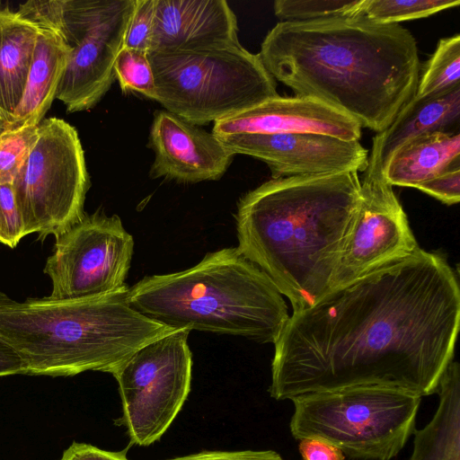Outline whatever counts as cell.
<instances>
[{
    "mask_svg": "<svg viewBox=\"0 0 460 460\" xmlns=\"http://www.w3.org/2000/svg\"><path fill=\"white\" fill-rule=\"evenodd\" d=\"M133 252V236L117 215L84 214L56 236L44 268L52 283L49 297L81 299L128 287L125 280Z\"/></svg>",
    "mask_w": 460,
    "mask_h": 460,
    "instance_id": "obj_10",
    "label": "cell"
},
{
    "mask_svg": "<svg viewBox=\"0 0 460 460\" xmlns=\"http://www.w3.org/2000/svg\"><path fill=\"white\" fill-rule=\"evenodd\" d=\"M360 181L358 207L343 243L333 288L420 248L393 186L384 178L363 176Z\"/></svg>",
    "mask_w": 460,
    "mask_h": 460,
    "instance_id": "obj_11",
    "label": "cell"
},
{
    "mask_svg": "<svg viewBox=\"0 0 460 460\" xmlns=\"http://www.w3.org/2000/svg\"><path fill=\"white\" fill-rule=\"evenodd\" d=\"M459 0H365L362 15L383 24L428 17L445 9L456 7Z\"/></svg>",
    "mask_w": 460,
    "mask_h": 460,
    "instance_id": "obj_24",
    "label": "cell"
},
{
    "mask_svg": "<svg viewBox=\"0 0 460 460\" xmlns=\"http://www.w3.org/2000/svg\"><path fill=\"white\" fill-rule=\"evenodd\" d=\"M217 138L234 155H251L266 163L272 179L364 172L368 163V150L358 140L322 134H246Z\"/></svg>",
    "mask_w": 460,
    "mask_h": 460,
    "instance_id": "obj_12",
    "label": "cell"
},
{
    "mask_svg": "<svg viewBox=\"0 0 460 460\" xmlns=\"http://www.w3.org/2000/svg\"><path fill=\"white\" fill-rule=\"evenodd\" d=\"M420 398L383 386H356L293 398L289 429L296 439L324 440L345 456L390 460L413 433Z\"/></svg>",
    "mask_w": 460,
    "mask_h": 460,
    "instance_id": "obj_7",
    "label": "cell"
},
{
    "mask_svg": "<svg viewBox=\"0 0 460 460\" xmlns=\"http://www.w3.org/2000/svg\"><path fill=\"white\" fill-rule=\"evenodd\" d=\"M416 189L447 205L457 204L460 200V166L451 168L419 184Z\"/></svg>",
    "mask_w": 460,
    "mask_h": 460,
    "instance_id": "obj_30",
    "label": "cell"
},
{
    "mask_svg": "<svg viewBox=\"0 0 460 460\" xmlns=\"http://www.w3.org/2000/svg\"><path fill=\"white\" fill-rule=\"evenodd\" d=\"M460 86L429 98L413 97L373 138L364 177L384 178L391 155L405 142L433 132L459 133Z\"/></svg>",
    "mask_w": 460,
    "mask_h": 460,
    "instance_id": "obj_17",
    "label": "cell"
},
{
    "mask_svg": "<svg viewBox=\"0 0 460 460\" xmlns=\"http://www.w3.org/2000/svg\"><path fill=\"white\" fill-rule=\"evenodd\" d=\"M237 20L225 0H155L148 52L195 50L238 41Z\"/></svg>",
    "mask_w": 460,
    "mask_h": 460,
    "instance_id": "obj_16",
    "label": "cell"
},
{
    "mask_svg": "<svg viewBox=\"0 0 460 460\" xmlns=\"http://www.w3.org/2000/svg\"><path fill=\"white\" fill-rule=\"evenodd\" d=\"M360 187L358 172L292 176L239 199L236 248L288 298L292 314L333 288Z\"/></svg>",
    "mask_w": 460,
    "mask_h": 460,
    "instance_id": "obj_3",
    "label": "cell"
},
{
    "mask_svg": "<svg viewBox=\"0 0 460 460\" xmlns=\"http://www.w3.org/2000/svg\"><path fill=\"white\" fill-rule=\"evenodd\" d=\"M37 137L38 125L8 128L0 135V183H13Z\"/></svg>",
    "mask_w": 460,
    "mask_h": 460,
    "instance_id": "obj_27",
    "label": "cell"
},
{
    "mask_svg": "<svg viewBox=\"0 0 460 460\" xmlns=\"http://www.w3.org/2000/svg\"><path fill=\"white\" fill-rule=\"evenodd\" d=\"M189 330H174L138 349L113 373L130 444L159 440L181 411L191 384Z\"/></svg>",
    "mask_w": 460,
    "mask_h": 460,
    "instance_id": "obj_9",
    "label": "cell"
},
{
    "mask_svg": "<svg viewBox=\"0 0 460 460\" xmlns=\"http://www.w3.org/2000/svg\"><path fill=\"white\" fill-rule=\"evenodd\" d=\"M155 99L193 125L217 121L279 96L259 54L238 41L179 52H148Z\"/></svg>",
    "mask_w": 460,
    "mask_h": 460,
    "instance_id": "obj_6",
    "label": "cell"
},
{
    "mask_svg": "<svg viewBox=\"0 0 460 460\" xmlns=\"http://www.w3.org/2000/svg\"><path fill=\"white\" fill-rule=\"evenodd\" d=\"M58 460H129L127 449L107 451L86 443L73 442Z\"/></svg>",
    "mask_w": 460,
    "mask_h": 460,
    "instance_id": "obj_32",
    "label": "cell"
},
{
    "mask_svg": "<svg viewBox=\"0 0 460 460\" xmlns=\"http://www.w3.org/2000/svg\"><path fill=\"white\" fill-rule=\"evenodd\" d=\"M70 51L61 34L39 29L25 89L9 128L40 123L56 99Z\"/></svg>",
    "mask_w": 460,
    "mask_h": 460,
    "instance_id": "obj_18",
    "label": "cell"
},
{
    "mask_svg": "<svg viewBox=\"0 0 460 460\" xmlns=\"http://www.w3.org/2000/svg\"><path fill=\"white\" fill-rule=\"evenodd\" d=\"M460 166V133L433 132L399 146L383 169L392 186L416 188L419 184Z\"/></svg>",
    "mask_w": 460,
    "mask_h": 460,
    "instance_id": "obj_19",
    "label": "cell"
},
{
    "mask_svg": "<svg viewBox=\"0 0 460 460\" xmlns=\"http://www.w3.org/2000/svg\"><path fill=\"white\" fill-rule=\"evenodd\" d=\"M362 127L348 115L311 98L269 99L215 121L217 137L246 134L314 133L359 140Z\"/></svg>",
    "mask_w": 460,
    "mask_h": 460,
    "instance_id": "obj_14",
    "label": "cell"
},
{
    "mask_svg": "<svg viewBox=\"0 0 460 460\" xmlns=\"http://www.w3.org/2000/svg\"><path fill=\"white\" fill-rule=\"evenodd\" d=\"M460 324L457 275L419 248L292 314L275 341L272 398L356 386L436 394Z\"/></svg>",
    "mask_w": 460,
    "mask_h": 460,
    "instance_id": "obj_1",
    "label": "cell"
},
{
    "mask_svg": "<svg viewBox=\"0 0 460 460\" xmlns=\"http://www.w3.org/2000/svg\"><path fill=\"white\" fill-rule=\"evenodd\" d=\"M135 0H62L59 34L74 48L93 28L128 9Z\"/></svg>",
    "mask_w": 460,
    "mask_h": 460,
    "instance_id": "obj_22",
    "label": "cell"
},
{
    "mask_svg": "<svg viewBox=\"0 0 460 460\" xmlns=\"http://www.w3.org/2000/svg\"><path fill=\"white\" fill-rule=\"evenodd\" d=\"M155 0H135L122 48L147 52L151 49L155 26Z\"/></svg>",
    "mask_w": 460,
    "mask_h": 460,
    "instance_id": "obj_28",
    "label": "cell"
},
{
    "mask_svg": "<svg viewBox=\"0 0 460 460\" xmlns=\"http://www.w3.org/2000/svg\"><path fill=\"white\" fill-rule=\"evenodd\" d=\"M131 306L173 330L275 343L289 314L272 281L237 248L209 252L181 271L145 277L128 288Z\"/></svg>",
    "mask_w": 460,
    "mask_h": 460,
    "instance_id": "obj_5",
    "label": "cell"
},
{
    "mask_svg": "<svg viewBox=\"0 0 460 460\" xmlns=\"http://www.w3.org/2000/svg\"><path fill=\"white\" fill-rule=\"evenodd\" d=\"M9 121L4 114L0 110V135L6 129L9 128Z\"/></svg>",
    "mask_w": 460,
    "mask_h": 460,
    "instance_id": "obj_35",
    "label": "cell"
},
{
    "mask_svg": "<svg viewBox=\"0 0 460 460\" xmlns=\"http://www.w3.org/2000/svg\"><path fill=\"white\" fill-rule=\"evenodd\" d=\"M90 187L76 129L58 118L38 125V137L13 183L25 235L55 237L79 221Z\"/></svg>",
    "mask_w": 460,
    "mask_h": 460,
    "instance_id": "obj_8",
    "label": "cell"
},
{
    "mask_svg": "<svg viewBox=\"0 0 460 460\" xmlns=\"http://www.w3.org/2000/svg\"><path fill=\"white\" fill-rule=\"evenodd\" d=\"M438 407L431 420L414 430L410 460H460V370L451 361L438 384Z\"/></svg>",
    "mask_w": 460,
    "mask_h": 460,
    "instance_id": "obj_21",
    "label": "cell"
},
{
    "mask_svg": "<svg viewBox=\"0 0 460 460\" xmlns=\"http://www.w3.org/2000/svg\"><path fill=\"white\" fill-rule=\"evenodd\" d=\"M24 236L13 184L0 183V243L14 248Z\"/></svg>",
    "mask_w": 460,
    "mask_h": 460,
    "instance_id": "obj_29",
    "label": "cell"
},
{
    "mask_svg": "<svg viewBox=\"0 0 460 460\" xmlns=\"http://www.w3.org/2000/svg\"><path fill=\"white\" fill-rule=\"evenodd\" d=\"M299 452L303 460H345V455L341 449L314 438L300 439Z\"/></svg>",
    "mask_w": 460,
    "mask_h": 460,
    "instance_id": "obj_33",
    "label": "cell"
},
{
    "mask_svg": "<svg viewBox=\"0 0 460 460\" xmlns=\"http://www.w3.org/2000/svg\"><path fill=\"white\" fill-rule=\"evenodd\" d=\"M134 5L93 28L71 49L56 93L67 112L92 109L111 88L116 78L115 59Z\"/></svg>",
    "mask_w": 460,
    "mask_h": 460,
    "instance_id": "obj_15",
    "label": "cell"
},
{
    "mask_svg": "<svg viewBox=\"0 0 460 460\" xmlns=\"http://www.w3.org/2000/svg\"><path fill=\"white\" fill-rule=\"evenodd\" d=\"M259 55L296 96L319 101L376 133L415 96L420 75L411 32L362 14L279 22Z\"/></svg>",
    "mask_w": 460,
    "mask_h": 460,
    "instance_id": "obj_2",
    "label": "cell"
},
{
    "mask_svg": "<svg viewBox=\"0 0 460 460\" xmlns=\"http://www.w3.org/2000/svg\"><path fill=\"white\" fill-rule=\"evenodd\" d=\"M365 0H277L274 13L282 22L314 21L362 14Z\"/></svg>",
    "mask_w": 460,
    "mask_h": 460,
    "instance_id": "obj_25",
    "label": "cell"
},
{
    "mask_svg": "<svg viewBox=\"0 0 460 460\" xmlns=\"http://www.w3.org/2000/svg\"><path fill=\"white\" fill-rule=\"evenodd\" d=\"M38 32L16 11L0 8V110L10 125L22 98Z\"/></svg>",
    "mask_w": 460,
    "mask_h": 460,
    "instance_id": "obj_20",
    "label": "cell"
},
{
    "mask_svg": "<svg viewBox=\"0 0 460 460\" xmlns=\"http://www.w3.org/2000/svg\"><path fill=\"white\" fill-rule=\"evenodd\" d=\"M25 374L22 360L0 340V376Z\"/></svg>",
    "mask_w": 460,
    "mask_h": 460,
    "instance_id": "obj_34",
    "label": "cell"
},
{
    "mask_svg": "<svg viewBox=\"0 0 460 460\" xmlns=\"http://www.w3.org/2000/svg\"><path fill=\"white\" fill-rule=\"evenodd\" d=\"M460 86V35L442 38L420 75L415 97L429 98Z\"/></svg>",
    "mask_w": 460,
    "mask_h": 460,
    "instance_id": "obj_23",
    "label": "cell"
},
{
    "mask_svg": "<svg viewBox=\"0 0 460 460\" xmlns=\"http://www.w3.org/2000/svg\"><path fill=\"white\" fill-rule=\"evenodd\" d=\"M173 331L134 309L128 287L87 298L24 302L0 290V340L26 375H113L138 349Z\"/></svg>",
    "mask_w": 460,
    "mask_h": 460,
    "instance_id": "obj_4",
    "label": "cell"
},
{
    "mask_svg": "<svg viewBox=\"0 0 460 460\" xmlns=\"http://www.w3.org/2000/svg\"><path fill=\"white\" fill-rule=\"evenodd\" d=\"M168 460H282L272 450L202 451Z\"/></svg>",
    "mask_w": 460,
    "mask_h": 460,
    "instance_id": "obj_31",
    "label": "cell"
},
{
    "mask_svg": "<svg viewBox=\"0 0 460 460\" xmlns=\"http://www.w3.org/2000/svg\"><path fill=\"white\" fill-rule=\"evenodd\" d=\"M116 78L124 92L135 91L155 99V83L148 53L121 48L114 63Z\"/></svg>",
    "mask_w": 460,
    "mask_h": 460,
    "instance_id": "obj_26",
    "label": "cell"
},
{
    "mask_svg": "<svg viewBox=\"0 0 460 460\" xmlns=\"http://www.w3.org/2000/svg\"><path fill=\"white\" fill-rule=\"evenodd\" d=\"M148 146L155 153L150 176L178 182L218 180L234 156L213 133L167 111L154 114Z\"/></svg>",
    "mask_w": 460,
    "mask_h": 460,
    "instance_id": "obj_13",
    "label": "cell"
}]
</instances>
